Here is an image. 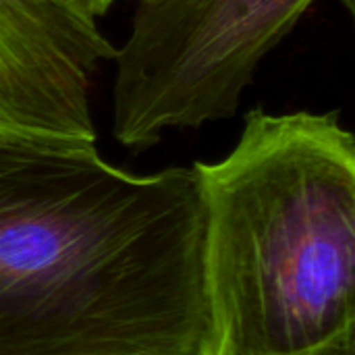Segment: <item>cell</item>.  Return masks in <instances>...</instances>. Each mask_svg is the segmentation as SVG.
<instances>
[{"label":"cell","instance_id":"cell-4","mask_svg":"<svg viewBox=\"0 0 355 355\" xmlns=\"http://www.w3.org/2000/svg\"><path fill=\"white\" fill-rule=\"evenodd\" d=\"M52 19L50 0H0V81L31 56Z\"/></svg>","mask_w":355,"mask_h":355},{"label":"cell","instance_id":"cell-3","mask_svg":"<svg viewBox=\"0 0 355 355\" xmlns=\"http://www.w3.org/2000/svg\"><path fill=\"white\" fill-rule=\"evenodd\" d=\"M316 0H139L116 46L112 137L141 154L171 129L237 114L262 60ZM354 15V0H339Z\"/></svg>","mask_w":355,"mask_h":355},{"label":"cell","instance_id":"cell-1","mask_svg":"<svg viewBox=\"0 0 355 355\" xmlns=\"http://www.w3.org/2000/svg\"><path fill=\"white\" fill-rule=\"evenodd\" d=\"M0 355H212L193 166L0 137Z\"/></svg>","mask_w":355,"mask_h":355},{"label":"cell","instance_id":"cell-5","mask_svg":"<svg viewBox=\"0 0 355 355\" xmlns=\"http://www.w3.org/2000/svg\"><path fill=\"white\" fill-rule=\"evenodd\" d=\"M54 2H60V4H67V6H75V8H81L85 12H89L92 17H100L104 12H108L116 2L121 0H54Z\"/></svg>","mask_w":355,"mask_h":355},{"label":"cell","instance_id":"cell-2","mask_svg":"<svg viewBox=\"0 0 355 355\" xmlns=\"http://www.w3.org/2000/svg\"><path fill=\"white\" fill-rule=\"evenodd\" d=\"M212 355H355V137L337 110H248L193 162Z\"/></svg>","mask_w":355,"mask_h":355}]
</instances>
